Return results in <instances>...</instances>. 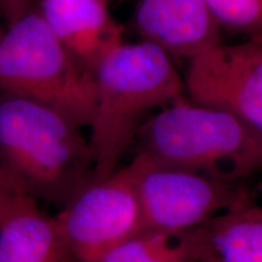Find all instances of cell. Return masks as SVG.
Instances as JSON below:
<instances>
[{"instance_id": "obj_1", "label": "cell", "mask_w": 262, "mask_h": 262, "mask_svg": "<svg viewBox=\"0 0 262 262\" xmlns=\"http://www.w3.org/2000/svg\"><path fill=\"white\" fill-rule=\"evenodd\" d=\"M83 127L28 98L0 94V183L61 209L94 179Z\"/></svg>"}, {"instance_id": "obj_2", "label": "cell", "mask_w": 262, "mask_h": 262, "mask_svg": "<svg viewBox=\"0 0 262 262\" xmlns=\"http://www.w3.org/2000/svg\"><path fill=\"white\" fill-rule=\"evenodd\" d=\"M89 124L94 179L118 169L148 113L182 96L185 85L168 52L148 41L122 42L95 68Z\"/></svg>"}, {"instance_id": "obj_3", "label": "cell", "mask_w": 262, "mask_h": 262, "mask_svg": "<svg viewBox=\"0 0 262 262\" xmlns=\"http://www.w3.org/2000/svg\"><path fill=\"white\" fill-rule=\"evenodd\" d=\"M135 156L241 181L262 170V139L233 114L181 96L147 118Z\"/></svg>"}, {"instance_id": "obj_4", "label": "cell", "mask_w": 262, "mask_h": 262, "mask_svg": "<svg viewBox=\"0 0 262 262\" xmlns=\"http://www.w3.org/2000/svg\"><path fill=\"white\" fill-rule=\"evenodd\" d=\"M0 93L25 97L88 127L95 83L58 41L35 8L0 34Z\"/></svg>"}, {"instance_id": "obj_5", "label": "cell", "mask_w": 262, "mask_h": 262, "mask_svg": "<svg viewBox=\"0 0 262 262\" xmlns=\"http://www.w3.org/2000/svg\"><path fill=\"white\" fill-rule=\"evenodd\" d=\"M140 203L143 231L179 235L250 196L241 181L164 165L134 156L126 165Z\"/></svg>"}, {"instance_id": "obj_6", "label": "cell", "mask_w": 262, "mask_h": 262, "mask_svg": "<svg viewBox=\"0 0 262 262\" xmlns=\"http://www.w3.org/2000/svg\"><path fill=\"white\" fill-rule=\"evenodd\" d=\"M55 219L74 262H96L143 231L140 203L126 166L91 180Z\"/></svg>"}, {"instance_id": "obj_7", "label": "cell", "mask_w": 262, "mask_h": 262, "mask_svg": "<svg viewBox=\"0 0 262 262\" xmlns=\"http://www.w3.org/2000/svg\"><path fill=\"white\" fill-rule=\"evenodd\" d=\"M183 85L193 102L233 114L262 139V42H221L189 60Z\"/></svg>"}, {"instance_id": "obj_8", "label": "cell", "mask_w": 262, "mask_h": 262, "mask_svg": "<svg viewBox=\"0 0 262 262\" xmlns=\"http://www.w3.org/2000/svg\"><path fill=\"white\" fill-rule=\"evenodd\" d=\"M143 40L192 60L221 44V26L205 0H141L134 17Z\"/></svg>"}, {"instance_id": "obj_9", "label": "cell", "mask_w": 262, "mask_h": 262, "mask_svg": "<svg viewBox=\"0 0 262 262\" xmlns=\"http://www.w3.org/2000/svg\"><path fill=\"white\" fill-rule=\"evenodd\" d=\"M37 10L71 57L91 75L124 42V28L108 11L107 0H38Z\"/></svg>"}, {"instance_id": "obj_10", "label": "cell", "mask_w": 262, "mask_h": 262, "mask_svg": "<svg viewBox=\"0 0 262 262\" xmlns=\"http://www.w3.org/2000/svg\"><path fill=\"white\" fill-rule=\"evenodd\" d=\"M0 262H74L55 216L9 189L0 209Z\"/></svg>"}, {"instance_id": "obj_11", "label": "cell", "mask_w": 262, "mask_h": 262, "mask_svg": "<svg viewBox=\"0 0 262 262\" xmlns=\"http://www.w3.org/2000/svg\"><path fill=\"white\" fill-rule=\"evenodd\" d=\"M183 235L193 262H262V206L250 195Z\"/></svg>"}, {"instance_id": "obj_12", "label": "cell", "mask_w": 262, "mask_h": 262, "mask_svg": "<svg viewBox=\"0 0 262 262\" xmlns=\"http://www.w3.org/2000/svg\"><path fill=\"white\" fill-rule=\"evenodd\" d=\"M96 262H193L183 234L142 231L100 257Z\"/></svg>"}, {"instance_id": "obj_13", "label": "cell", "mask_w": 262, "mask_h": 262, "mask_svg": "<svg viewBox=\"0 0 262 262\" xmlns=\"http://www.w3.org/2000/svg\"><path fill=\"white\" fill-rule=\"evenodd\" d=\"M221 28L262 42V0H205Z\"/></svg>"}, {"instance_id": "obj_14", "label": "cell", "mask_w": 262, "mask_h": 262, "mask_svg": "<svg viewBox=\"0 0 262 262\" xmlns=\"http://www.w3.org/2000/svg\"><path fill=\"white\" fill-rule=\"evenodd\" d=\"M38 0H0V12L6 25H11L37 8Z\"/></svg>"}, {"instance_id": "obj_15", "label": "cell", "mask_w": 262, "mask_h": 262, "mask_svg": "<svg viewBox=\"0 0 262 262\" xmlns=\"http://www.w3.org/2000/svg\"><path fill=\"white\" fill-rule=\"evenodd\" d=\"M8 192H9V188H6L5 186L0 185V209H2L3 203L5 201V196L8 194Z\"/></svg>"}, {"instance_id": "obj_16", "label": "cell", "mask_w": 262, "mask_h": 262, "mask_svg": "<svg viewBox=\"0 0 262 262\" xmlns=\"http://www.w3.org/2000/svg\"><path fill=\"white\" fill-rule=\"evenodd\" d=\"M0 34H2V31H0Z\"/></svg>"}]
</instances>
